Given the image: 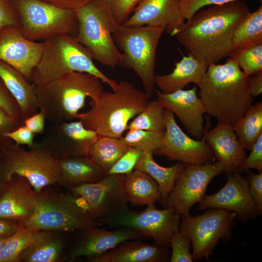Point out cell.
<instances>
[{
  "label": "cell",
  "mask_w": 262,
  "mask_h": 262,
  "mask_svg": "<svg viewBox=\"0 0 262 262\" xmlns=\"http://www.w3.org/2000/svg\"><path fill=\"white\" fill-rule=\"evenodd\" d=\"M16 7L19 28L27 39L45 41L56 36H76L78 22L75 10L39 0H11Z\"/></svg>",
  "instance_id": "9"
},
{
  "label": "cell",
  "mask_w": 262,
  "mask_h": 262,
  "mask_svg": "<svg viewBox=\"0 0 262 262\" xmlns=\"http://www.w3.org/2000/svg\"><path fill=\"white\" fill-rule=\"evenodd\" d=\"M143 151L129 147L126 152L114 164L107 175L120 174L127 175L131 172Z\"/></svg>",
  "instance_id": "40"
},
{
  "label": "cell",
  "mask_w": 262,
  "mask_h": 262,
  "mask_svg": "<svg viewBox=\"0 0 262 262\" xmlns=\"http://www.w3.org/2000/svg\"><path fill=\"white\" fill-rule=\"evenodd\" d=\"M232 127L243 148L250 150L262 134V102L252 104Z\"/></svg>",
  "instance_id": "32"
},
{
  "label": "cell",
  "mask_w": 262,
  "mask_h": 262,
  "mask_svg": "<svg viewBox=\"0 0 262 262\" xmlns=\"http://www.w3.org/2000/svg\"><path fill=\"white\" fill-rule=\"evenodd\" d=\"M237 214L227 210L210 208L201 215H181L179 229L190 238L195 261L207 258L219 240L229 241Z\"/></svg>",
  "instance_id": "11"
},
{
  "label": "cell",
  "mask_w": 262,
  "mask_h": 262,
  "mask_svg": "<svg viewBox=\"0 0 262 262\" xmlns=\"http://www.w3.org/2000/svg\"><path fill=\"white\" fill-rule=\"evenodd\" d=\"M23 227L20 222L0 218V237L13 235Z\"/></svg>",
  "instance_id": "49"
},
{
  "label": "cell",
  "mask_w": 262,
  "mask_h": 262,
  "mask_svg": "<svg viewBox=\"0 0 262 262\" xmlns=\"http://www.w3.org/2000/svg\"><path fill=\"white\" fill-rule=\"evenodd\" d=\"M223 171V166L217 161L185 165L164 207H170L181 215L189 214L192 206L204 198L211 180Z\"/></svg>",
  "instance_id": "14"
},
{
  "label": "cell",
  "mask_w": 262,
  "mask_h": 262,
  "mask_svg": "<svg viewBox=\"0 0 262 262\" xmlns=\"http://www.w3.org/2000/svg\"><path fill=\"white\" fill-rule=\"evenodd\" d=\"M246 180L250 194L256 206L258 215L262 213V172L247 173Z\"/></svg>",
  "instance_id": "45"
},
{
  "label": "cell",
  "mask_w": 262,
  "mask_h": 262,
  "mask_svg": "<svg viewBox=\"0 0 262 262\" xmlns=\"http://www.w3.org/2000/svg\"><path fill=\"white\" fill-rule=\"evenodd\" d=\"M249 12L243 0L213 5L196 13L175 36L189 54L209 66L232 52L235 32Z\"/></svg>",
  "instance_id": "1"
},
{
  "label": "cell",
  "mask_w": 262,
  "mask_h": 262,
  "mask_svg": "<svg viewBox=\"0 0 262 262\" xmlns=\"http://www.w3.org/2000/svg\"><path fill=\"white\" fill-rule=\"evenodd\" d=\"M208 66L188 54L175 63L173 71L167 75L155 76V83L164 94L183 89L190 83L199 85Z\"/></svg>",
  "instance_id": "26"
},
{
  "label": "cell",
  "mask_w": 262,
  "mask_h": 262,
  "mask_svg": "<svg viewBox=\"0 0 262 262\" xmlns=\"http://www.w3.org/2000/svg\"><path fill=\"white\" fill-rule=\"evenodd\" d=\"M203 137L224 171L227 173L239 171L246 154L232 126L218 121L213 129L204 131Z\"/></svg>",
  "instance_id": "23"
},
{
  "label": "cell",
  "mask_w": 262,
  "mask_h": 262,
  "mask_svg": "<svg viewBox=\"0 0 262 262\" xmlns=\"http://www.w3.org/2000/svg\"><path fill=\"white\" fill-rule=\"evenodd\" d=\"M101 81L88 73L72 72L45 84L36 86L39 111L51 124L79 119L88 97L94 102L101 96Z\"/></svg>",
  "instance_id": "3"
},
{
  "label": "cell",
  "mask_w": 262,
  "mask_h": 262,
  "mask_svg": "<svg viewBox=\"0 0 262 262\" xmlns=\"http://www.w3.org/2000/svg\"><path fill=\"white\" fill-rule=\"evenodd\" d=\"M0 77L18 103L23 121L39 111L36 86L22 73L0 60Z\"/></svg>",
  "instance_id": "25"
},
{
  "label": "cell",
  "mask_w": 262,
  "mask_h": 262,
  "mask_svg": "<svg viewBox=\"0 0 262 262\" xmlns=\"http://www.w3.org/2000/svg\"><path fill=\"white\" fill-rule=\"evenodd\" d=\"M75 11L78 22L76 37L93 59L111 67L120 65L122 54L113 37L111 22L113 20L95 0Z\"/></svg>",
  "instance_id": "10"
},
{
  "label": "cell",
  "mask_w": 262,
  "mask_h": 262,
  "mask_svg": "<svg viewBox=\"0 0 262 262\" xmlns=\"http://www.w3.org/2000/svg\"><path fill=\"white\" fill-rule=\"evenodd\" d=\"M124 188L129 203L134 206L155 204L160 199L156 181L148 174L137 169L125 175Z\"/></svg>",
  "instance_id": "29"
},
{
  "label": "cell",
  "mask_w": 262,
  "mask_h": 262,
  "mask_svg": "<svg viewBox=\"0 0 262 262\" xmlns=\"http://www.w3.org/2000/svg\"><path fill=\"white\" fill-rule=\"evenodd\" d=\"M164 116L165 131L161 146L153 154L165 156L185 165L215 161L214 153L203 137L195 140L188 136L177 124L173 113L165 108Z\"/></svg>",
  "instance_id": "15"
},
{
  "label": "cell",
  "mask_w": 262,
  "mask_h": 262,
  "mask_svg": "<svg viewBox=\"0 0 262 262\" xmlns=\"http://www.w3.org/2000/svg\"><path fill=\"white\" fill-rule=\"evenodd\" d=\"M9 237H0V250H1L5 242L6 241V240Z\"/></svg>",
  "instance_id": "53"
},
{
  "label": "cell",
  "mask_w": 262,
  "mask_h": 262,
  "mask_svg": "<svg viewBox=\"0 0 262 262\" xmlns=\"http://www.w3.org/2000/svg\"><path fill=\"white\" fill-rule=\"evenodd\" d=\"M60 184L68 188L98 181L107 174L89 156L59 158Z\"/></svg>",
  "instance_id": "27"
},
{
  "label": "cell",
  "mask_w": 262,
  "mask_h": 262,
  "mask_svg": "<svg viewBox=\"0 0 262 262\" xmlns=\"http://www.w3.org/2000/svg\"><path fill=\"white\" fill-rule=\"evenodd\" d=\"M157 101L176 115L184 126L188 134L198 140L204 135L203 115L205 107L197 95L196 86L189 90H179L164 94L155 89Z\"/></svg>",
  "instance_id": "20"
},
{
  "label": "cell",
  "mask_w": 262,
  "mask_h": 262,
  "mask_svg": "<svg viewBox=\"0 0 262 262\" xmlns=\"http://www.w3.org/2000/svg\"><path fill=\"white\" fill-rule=\"evenodd\" d=\"M100 136L80 120L64 121L52 124L43 142L60 158L89 156L91 146Z\"/></svg>",
  "instance_id": "18"
},
{
  "label": "cell",
  "mask_w": 262,
  "mask_h": 262,
  "mask_svg": "<svg viewBox=\"0 0 262 262\" xmlns=\"http://www.w3.org/2000/svg\"><path fill=\"white\" fill-rule=\"evenodd\" d=\"M148 98L132 83L121 81L113 92L103 91L97 101L91 100L90 109L80 113L78 120L101 136L120 139L131 120L146 107Z\"/></svg>",
  "instance_id": "4"
},
{
  "label": "cell",
  "mask_w": 262,
  "mask_h": 262,
  "mask_svg": "<svg viewBox=\"0 0 262 262\" xmlns=\"http://www.w3.org/2000/svg\"><path fill=\"white\" fill-rule=\"evenodd\" d=\"M234 0H180V8L183 18L188 20L204 6L224 4Z\"/></svg>",
  "instance_id": "41"
},
{
  "label": "cell",
  "mask_w": 262,
  "mask_h": 262,
  "mask_svg": "<svg viewBox=\"0 0 262 262\" xmlns=\"http://www.w3.org/2000/svg\"><path fill=\"white\" fill-rule=\"evenodd\" d=\"M99 227L93 226L80 230L81 235L69 253L71 260L83 256L88 261L114 248L125 241L139 239L142 237L135 230L127 227L110 230Z\"/></svg>",
  "instance_id": "21"
},
{
  "label": "cell",
  "mask_w": 262,
  "mask_h": 262,
  "mask_svg": "<svg viewBox=\"0 0 262 262\" xmlns=\"http://www.w3.org/2000/svg\"><path fill=\"white\" fill-rule=\"evenodd\" d=\"M51 231L40 230L21 253L19 262H54L60 257L63 242Z\"/></svg>",
  "instance_id": "30"
},
{
  "label": "cell",
  "mask_w": 262,
  "mask_h": 262,
  "mask_svg": "<svg viewBox=\"0 0 262 262\" xmlns=\"http://www.w3.org/2000/svg\"><path fill=\"white\" fill-rule=\"evenodd\" d=\"M153 155L151 152L143 151L134 169L148 174L156 181L160 195L159 201L164 206L176 179L185 164L178 162L171 166L164 167L154 160Z\"/></svg>",
  "instance_id": "28"
},
{
  "label": "cell",
  "mask_w": 262,
  "mask_h": 262,
  "mask_svg": "<svg viewBox=\"0 0 262 262\" xmlns=\"http://www.w3.org/2000/svg\"><path fill=\"white\" fill-rule=\"evenodd\" d=\"M229 57L237 62L247 76L262 71V43L234 49Z\"/></svg>",
  "instance_id": "37"
},
{
  "label": "cell",
  "mask_w": 262,
  "mask_h": 262,
  "mask_svg": "<svg viewBox=\"0 0 262 262\" xmlns=\"http://www.w3.org/2000/svg\"><path fill=\"white\" fill-rule=\"evenodd\" d=\"M234 49L262 43V6L249 12L236 29L233 37Z\"/></svg>",
  "instance_id": "33"
},
{
  "label": "cell",
  "mask_w": 262,
  "mask_h": 262,
  "mask_svg": "<svg viewBox=\"0 0 262 262\" xmlns=\"http://www.w3.org/2000/svg\"><path fill=\"white\" fill-rule=\"evenodd\" d=\"M6 182L5 177L3 175H0V194Z\"/></svg>",
  "instance_id": "52"
},
{
  "label": "cell",
  "mask_w": 262,
  "mask_h": 262,
  "mask_svg": "<svg viewBox=\"0 0 262 262\" xmlns=\"http://www.w3.org/2000/svg\"><path fill=\"white\" fill-rule=\"evenodd\" d=\"M250 92L252 97H256L262 93V71L248 76Z\"/></svg>",
  "instance_id": "51"
},
{
  "label": "cell",
  "mask_w": 262,
  "mask_h": 262,
  "mask_svg": "<svg viewBox=\"0 0 262 262\" xmlns=\"http://www.w3.org/2000/svg\"><path fill=\"white\" fill-rule=\"evenodd\" d=\"M45 46L26 38L19 27L9 25L0 29V60L15 67L32 82V74Z\"/></svg>",
  "instance_id": "16"
},
{
  "label": "cell",
  "mask_w": 262,
  "mask_h": 262,
  "mask_svg": "<svg viewBox=\"0 0 262 262\" xmlns=\"http://www.w3.org/2000/svg\"><path fill=\"white\" fill-rule=\"evenodd\" d=\"M132 239L125 241L114 248L92 258L91 262H164L170 259L167 247Z\"/></svg>",
  "instance_id": "24"
},
{
  "label": "cell",
  "mask_w": 262,
  "mask_h": 262,
  "mask_svg": "<svg viewBox=\"0 0 262 262\" xmlns=\"http://www.w3.org/2000/svg\"><path fill=\"white\" fill-rule=\"evenodd\" d=\"M38 231L23 227L10 236L0 250V262H19L20 255L33 240Z\"/></svg>",
  "instance_id": "35"
},
{
  "label": "cell",
  "mask_w": 262,
  "mask_h": 262,
  "mask_svg": "<svg viewBox=\"0 0 262 262\" xmlns=\"http://www.w3.org/2000/svg\"><path fill=\"white\" fill-rule=\"evenodd\" d=\"M206 113L218 122L232 126L252 104L248 76L229 57L222 65L208 66L198 85Z\"/></svg>",
  "instance_id": "2"
},
{
  "label": "cell",
  "mask_w": 262,
  "mask_h": 262,
  "mask_svg": "<svg viewBox=\"0 0 262 262\" xmlns=\"http://www.w3.org/2000/svg\"><path fill=\"white\" fill-rule=\"evenodd\" d=\"M249 156L245 159L241 164L240 172H247L250 169L262 172V134L253 145Z\"/></svg>",
  "instance_id": "43"
},
{
  "label": "cell",
  "mask_w": 262,
  "mask_h": 262,
  "mask_svg": "<svg viewBox=\"0 0 262 262\" xmlns=\"http://www.w3.org/2000/svg\"><path fill=\"white\" fill-rule=\"evenodd\" d=\"M56 6L75 10L89 3L91 0H39Z\"/></svg>",
  "instance_id": "50"
},
{
  "label": "cell",
  "mask_w": 262,
  "mask_h": 262,
  "mask_svg": "<svg viewBox=\"0 0 262 262\" xmlns=\"http://www.w3.org/2000/svg\"><path fill=\"white\" fill-rule=\"evenodd\" d=\"M125 178L124 174H108L98 181L69 189L75 195L84 199L91 218L103 224L128 207L129 199L124 188Z\"/></svg>",
  "instance_id": "13"
},
{
  "label": "cell",
  "mask_w": 262,
  "mask_h": 262,
  "mask_svg": "<svg viewBox=\"0 0 262 262\" xmlns=\"http://www.w3.org/2000/svg\"><path fill=\"white\" fill-rule=\"evenodd\" d=\"M172 248L171 262H192L194 261L190 253L191 242L188 235L179 229L171 237L169 241Z\"/></svg>",
  "instance_id": "39"
},
{
  "label": "cell",
  "mask_w": 262,
  "mask_h": 262,
  "mask_svg": "<svg viewBox=\"0 0 262 262\" xmlns=\"http://www.w3.org/2000/svg\"><path fill=\"white\" fill-rule=\"evenodd\" d=\"M180 217L170 207L160 210L152 204L143 211H133L127 207L103 224L113 228H131L142 236L151 238L154 243L169 247L171 236L179 229Z\"/></svg>",
  "instance_id": "12"
},
{
  "label": "cell",
  "mask_w": 262,
  "mask_h": 262,
  "mask_svg": "<svg viewBox=\"0 0 262 262\" xmlns=\"http://www.w3.org/2000/svg\"><path fill=\"white\" fill-rule=\"evenodd\" d=\"M227 174V181L218 192L206 196L199 202V209L219 208L234 212L243 221L258 215L256 206L250 194L246 179L237 171Z\"/></svg>",
  "instance_id": "17"
},
{
  "label": "cell",
  "mask_w": 262,
  "mask_h": 262,
  "mask_svg": "<svg viewBox=\"0 0 262 262\" xmlns=\"http://www.w3.org/2000/svg\"><path fill=\"white\" fill-rule=\"evenodd\" d=\"M22 225L35 230L68 232L102 224L91 218L81 196L42 191L37 193L32 214Z\"/></svg>",
  "instance_id": "6"
},
{
  "label": "cell",
  "mask_w": 262,
  "mask_h": 262,
  "mask_svg": "<svg viewBox=\"0 0 262 262\" xmlns=\"http://www.w3.org/2000/svg\"><path fill=\"white\" fill-rule=\"evenodd\" d=\"M111 30L116 46L122 51L120 65L136 73L149 98L155 85L157 48L164 28L149 26L127 27L113 21Z\"/></svg>",
  "instance_id": "7"
},
{
  "label": "cell",
  "mask_w": 262,
  "mask_h": 262,
  "mask_svg": "<svg viewBox=\"0 0 262 262\" xmlns=\"http://www.w3.org/2000/svg\"><path fill=\"white\" fill-rule=\"evenodd\" d=\"M0 108L16 120L23 123L18 103L0 77Z\"/></svg>",
  "instance_id": "42"
},
{
  "label": "cell",
  "mask_w": 262,
  "mask_h": 262,
  "mask_svg": "<svg viewBox=\"0 0 262 262\" xmlns=\"http://www.w3.org/2000/svg\"><path fill=\"white\" fill-rule=\"evenodd\" d=\"M4 135L17 145H27L31 148L36 144L34 142L35 134L24 125L14 131L5 133Z\"/></svg>",
  "instance_id": "47"
},
{
  "label": "cell",
  "mask_w": 262,
  "mask_h": 262,
  "mask_svg": "<svg viewBox=\"0 0 262 262\" xmlns=\"http://www.w3.org/2000/svg\"><path fill=\"white\" fill-rule=\"evenodd\" d=\"M128 147L120 138L100 135L91 146L89 157L107 175Z\"/></svg>",
  "instance_id": "31"
},
{
  "label": "cell",
  "mask_w": 262,
  "mask_h": 262,
  "mask_svg": "<svg viewBox=\"0 0 262 262\" xmlns=\"http://www.w3.org/2000/svg\"><path fill=\"white\" fill-rule=\"evenodd\" d=\"M180 1L142 0L133 10V14L122 25L163 27L170 36H175L185 23L180 10Z\"/></svg>",
  "instance_id": "19"
},
{
  "label": "cell",
  "mask_w": 262,
  "mask_h": 262,
  "mask_svg": "<svg viewBox=\"0 0 262 262\" xmlns=\"http://www.w3.org/2000/svg\"><path fill=\"white\" fill-rule=\"evenodd\" d=\"M111 19L122 24L142 0H95Z\"/></svg>",
  "instance_id": "38"
},
{
  "label": "cell",
  "mask_w": 262,
  "mask_h": 262,
  "mask_svg": "<svg viewBox=\"0 0 262 262\" xmlns=\"http://www.w3.org/2000/svg\"><path fill=\"white\" fill-rule=\"evenodd\" d=\"M46 119L43 113L39 111L24 120L23 125L35 134H41L44 132Z\"/></svg>",
  "instance_id": "48"
},
{
  "label": "cell",
  "mask_w": 262,
  "mask_h": 262,
  "mask_svg": "<svg viewBox=\"0 0 262 262\" xmlns=\"http://www.w3.org/2000/svg\"><path fill=\"white\" fill-rule=\"evenodd\" d=\"M2 150L1 166L6 181L14 175L22 176L37 193L50 185L60 184V157L43 142L35 144L30 150L11 144Z\"/></svg>",
  "instance_id": "8"
},
{
  "label": "cell",
  "mask_w": 262,
  "mask_h": 262,
  "mask_svg": "<svg viewBox=\"0 0 262 262\" xmlns=\"http://www.w3.org/2000/svg\"><path fill=\"white\" fill-rule=\"evenodd\" d=\"M9 25L19 26L17 10L11 0H0V29Z\"/></svg>",
  "instance_id": "46"
},
{
  "label": "cell",
  "mask_w": 262,
  "mask_h": 262,
  "mask_svg": "<svg viewBox=\"0 0 262 262\" xmlns=\"http://www.w3.org/2000/svg\"><path fill=\"white\" fill-rule=\"evenodd\" d=\"M37 193L24 177L14 175L0 194V218L21 223L32 214Z\"/></svg>",
  "instance_id": "22"
},
{
  "label": "cell",
  "mask_w": 262,
  "mask_h": 262,
  "mask_svg": "<svg viewBox=\"0 0 262 262\" xmlns=\"http://www.w3.org/2000/svg\"><path fill=\"white\" fill-rule=\"evenodd\" d=\"M41 58L33 69L32 82L40 86L72 72L88 73L115 90L118 82L109 78L95 65L89 50L76 36L62 34L44 41Z\"/></svg>",
  "instance_id": "5"
},
{
  "label": "cell",
  "mask_w": 262,
  "mask_h": 262,
  "mask_svg": "<svg viewBox=\"0 0 262 262\" xmlns=\"http://www.w3.org/2000/svg\"><path fill=\"white\" fill-rule=\"evenodd\" d=\"M120 138L128 146L142 151L154 152L161 146L163 132L144 130H129Z\"/></svg>",
  "instance_id": "36"
},
{
  "label": "cell",
  "mask_w": 262,
  "mask_h": 262,
  "mask_svg": "<svg viewBox=\"0 0 262 262\" xmlns=\"http://www.w3.org/2000/svg\"><path fill=\"white\" fill-rule=\"evenodd\" d=\"M23 125L0 108V148L2 150L12 144V140L4 136V134L17 129Z\"/></svg>",
  "instance_id": "44"
},
{
  "label": "cell",
  "mask_w": 262,
  "mask_h": 262,
  "mask_svg": "<svg viewBox=\"0 0 262 262\" xmlns=\"http://www.w3.org/2000/svg\"><path fill=\"white\" fill-rule=\"evenodd\" d=\"M164 108L157 100L148 102L146 107L129 123L127 130H144L164 132Z\"/></svg>",
  "instance_id": "34"
}]
</instances>
